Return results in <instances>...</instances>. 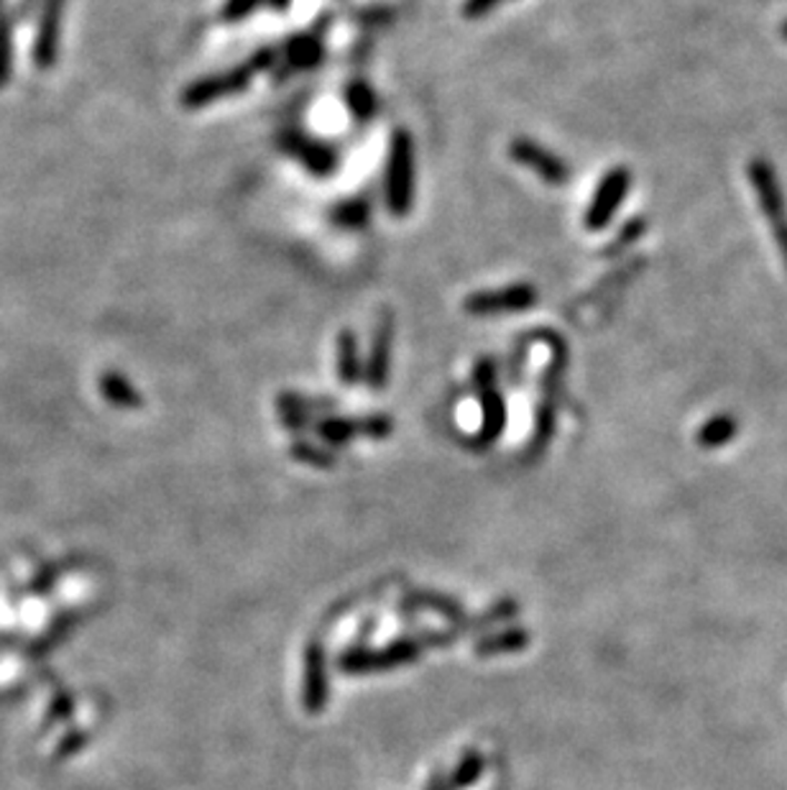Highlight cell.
Masks as SVG:
<instances>
[{
    "instance_id": "6da1fadb",
    "label": "cell",
    "mask_w": 787,
    "mask_h": 790,
    "mask_svg": "<svg viewBox=\"0 0 787 790\" xmlns=\"http://www.w3.org/2000/svg\"><path fill=\"white\" fill-rule=\"evenodd\" d=\"M279 51L273 47H263L246 59L243 65L230 67V70H222L216 75L200 77V80H195L192 85H187L182 92V106L197 110L205 106H212V102H218L228 96H236V92H243L248 85L253 82L256 75L267 72L269 67H273L277 62Z\"/></svg>"
},
{
    "instance_id": "7a4b0ae2",
    "label": "cell",
    "mask_w": 787,
    "mask_h": 790,
    "mask_svg": "<svg viewBox=\"0 0 787 790\" xmlns=\"http://www.w3.org/2000/svg\"><path fill=\"white\" fill-rule=\"evenodd\" d=\"M417 195V165L415 139L407 128L391 131L387 169H383V203L394 218H407L415 208Z\"/></svg>"
},
{
    "instance_id": "3957f363",
    "label": "cell",
    "mask_w": 787,
    "mask_h": 790,
    "mask_svg": "<svg viewBox=\"0 0 787 790\" xmlns=\"http://www.w3.org/2000/svg\"><path fill=\"white\" fill-rule=\"evenodd\" d=\"M749 182L751 190L757 195L759 210L765 213V218L769 223V230H773L775 244L780 248L785 269H787V205L785 195L780 190V182H777L775 169L769 167L767 159H751L749 161Z\"/></svg>"
},
{
    "instance_id": "277c9868",
    "label": "cell",
    "mask_w": 787,
    "mask_h": 790,
    "mask_svg": "<svg viewBox=\"0 0 787 790\" xmlns=\"http://www.w3.org/2000/svg\"><path fill=\"white\" fill-rule=\"evenodd\" d=\"M422 655V645L417 640H397L389 642L383 648H356L348 650L338 658V668L346 675H371V673H383L391 671V668H401L419 660Z\"/></svg>"
},
{
    "instance_id": "5b68a950",
    "label": "cell",
    "mask_w": 787,
    "mask_h": 790,
    "mask_svg": "<svg viewBox=\"0 0 787 790\" xmlns=\"http://www.w3.org/2000/svg\"><path fill=\"white\" fill-rule=\"evenodd\" d=\"M631 190V171L627 167H614L601 177V182L596 185L590 203L586 208L584 223L590 234H598L614 220L616 213L621 210L624 200Z\"/></svg>"
},
{
    "instance_id": "8992f818",
    "label": "cell",
    "mask_w": 787,
    "mask_h": 790,
    "mask_svg": "<svg viewBox=\"0 0 787 790\" xmlns=\"http://www.w3.org/2000/svg\"><path fill=\"white\" fill-rule=\"evenodd\" d=\"M540 303V292L529 282H519V285H509L501 289H481L466 297L464 310L476 317H494V315H511V313H527Z\"/></svg>"
},
{
    "instance_id": "52a82bcc",
    "label": "cell",
    "mask_w": 787,
    "mask_h": 790,
    "mask_svg": "<svg viewBox=\"0 0 787 790\" xmlns=\"http://www.w3.org/2000/svg\"><path fill=\"white\" fill-rule=\"evenodd\" d=\"M509 157L517 161L519 167H525L542 179L550 187H566L570 182V167L568 161L558 157V154L547 149V146L537 144L527 136H517L509 141Z\"/></svg>"
},
{
    "instance_id": "ba28073f",
    "label": "cell",
    "mask_w": 787,
    "mask_h": 790,
    "mask_svg": "<svg viewBox=\"0 0 787 790\" xmlns=\"http://www.w3.org/2000/svg\"><path fill=\"white\" fill-rule=\"evenodd\" d=\"M315 431L325 443L338 448L353 441V437H373L383 441L394 431V423L387 415H369V417H325L315 423Z\"/></svg>"
},
{
    "instance_id": "9c48e42d",
    "label": "cell",
    "mask_w": 787,
    "mask_h": 790,
    "mask_svg": "<svg viewBox=\"0 0 787 790\" xmlns=\"http://www.w3.org/2000/svg\"><path fill=\"white\" fill-rule=\"evenodd\" d=\"M67 0H44L39 8L37 39H33V65L39 70H51L59 59V39H62V16Z\"/></svg>"
},
{
    "instance_id": "30bf717a",
    "label": "cell",
    "mask_w": 787,
    "mask_h": 790,
    "mask_svg": "<svg viewBox=\"0 0 787 790\" xmlns=\"http://www.w3.org/2000/svg\"><path fill=\"white\" fill-rule=\"evenodd\" d=\"M281 149H285L289 157H295L299 165H302L310 175L328 177L338 169V151L336 146L325 144L322 139H315V136L292 131L287 136H281Z\"/></svg>"
},
{
    "instance_id": "8fae6325",
    "label": "cell",
    "mask_w": 787,
    "mask_h": 790,
    "mask_svg": "<svg viewBox=\"0 0 787 790\" xmlns=\"http://www.w3.org/2000/svg\"><path fill=\"white\" fill-rule=\"evenodd\" d=\"M330 683H328V660L320 642H307L305 648V671H302V707L307 714L318 717L328 707Z\"/></svg>"
},
{
    "instance_id": "7c38bea8",
    "label": "cell",
    "mask_w": 787,
    "mask_h": 790,
    "mask_svg": "<svg viewBox=\"0 0 787 790\" xmlns=\"http://www.w3.org/2000/svg\"><path fill=\"white\" fill-rule=\"evenodd\" d=\"M391 346H394V317L383 313L376 323L369 358L363 364V376L371 392H381L389 384V368H391Z\"/></svg>"
},
{
    "instance_id": "4fadbf2b",
    "label": "cell",
    "mask_w": 787,
    "mask_h": 790,
    "mask_svg": "<svg viewBox=\"0 0 787 790\" xmlns=\"http://www.w3.org/2000/svg\"><path fill=\"white\" fill-rule=\"evenodd\" d=\"M478 397H481V431L474 437V443L478 448H486V445L496 443L504 435V427H507V399H504V394L496 386L481 389Z\"/></svg>"
},
{
    "instance_id": "5bb4252c",
    "label": "cell",
    "mask_w": 787,
    "mask_h": 790,
    "mask_svg": "<svg viewBox=\"0 0 787 790\" xmlns=\"http://www.w3.org/2000/svg\"><path fill=\"white\" fill-rule=\"evenodd\" d=\"M336 372L346 386H353L363 379V358L353 330H343L336 340Z\"/></svg>"
},
{
    "instance_id": "9a60e30c",
    "label": "cell",
    "mask_w": 787,
    "mask_h": 790,
    "mask_svg": "<svg viewBox=\"0 0 787 790\" xmlns=\"http://www.w3.org/2000/svg\"><path fill=\"white\" fill-rule=\"evenodd\" d=\"M532 642V634L525 626H507L501 632H489L486 638L476 642L478 658H494V655H509V652L525 650Z\"/></svg>"
},
{
    "instance_id": "2e32d148",
    "label": "cell",
    "mask_w": 787,
    "mask_h": 790,
    "mask_svg": "<svg viewBox=\"0 0 787 790\" xmlns=\"http://www.w3.org/2000/svg\"><path fill=\"white\" fill-rule=\"evenodd\" d=\"M98 389L102 394V399L110 402L116 409H139L143 405L139 389H136V386L118 372L102 374L98 382Z\"/></svg>"
},
{
    "instance_id": "e0dca14e",
    "label": "cell",
    "mask_w": 787,
    "mask_h": 790,
    "mask_svg": "<svg viewBox=\"0 0 787 790\" xmlns=\"http://www.w3.org/2000/svg\"><path fill=\"white\" fill-rule=\"evenodd\" d=\"M325 47L318 37H310V33H302V37L289 39L287 45V65L292 67V70H312V67H318L322 62Z\"/></svg>"
},
{
    "instance_id": "ac0fdd59",
    "label": "cell",
    "mask_w": 787,
    "mask_h": 790,
    "mask_svg": "<svg viewBox=\"0 0 787 790\" xmlns=\"http://www.w3.org/2000/svg\"><path fill=\"white\" fill-rule=\"evenodd\" d=\"M13 29L16 16L8 0H0V88H6L13 75Z\"/></svg>"
},
{
    "instance_id": "d6986e66",
    "label": "cell",
    "mask_w": 787,
    "mask_h": 790,
    "mask_svg": "<svg viewBox=\"0 0 787 790\" xmlns=\"http://www.w3.org/2000/svg\"><path fill=\"white\" fill-rule=\"evenodd\" d=\"M407 604H409V606L430 609V612L445 616V620H448V622H464V620H466L464 606H460L458 601H452L450 596L435 594V591H417V594H409V596H407Z\"/></svg>"
},
{
    "instance_id": "ffe728a7",
    "label": "cell",
    "mask_w": 787,
    "mask_h": 790,
    "mask_svg": "<svg viewBox=\"0 0 787 790\" xmlns=\"http://www.w3.org/2000/svg\"><path fill=\"white\" fill-rule=\"evenodd\" d=\"M346 106L358 120H369L379 113V98L369 82L356 80L346 88Z\"/></svg>"
},
{
    "instance_id": "44dd1931",
    "label": "cell",
    "mask_w": 787,
    "mask_h": 790,
    "mask_svg": "<svg viewBox=\"0 0 787 790\" xmlns=\"http://www.w3.org/2000/svg\"><path fill=\"white\" fill-rule=\"evenodd\" d=\"M330 218L336 220V226L348 228V230L366 228L371 220V205L366 203L363 197H356V200H343L330 210Z\"/></svg>"
},
{
    "instance_id": "7402d4cb",
    "label": "cell",
    "mask_w": 787,
    "mask_h": 790,
    "mask_svg": "<svg viewBox=\"0 0 787 790\" xmlns=\"http://www.w3.org/2000/svg\"><path fill=\"white\" fill-rule=\"evenodd\" d=\"M486 770V758L478 750H468L460 762L456 766V770L450 772L448 783L452 790H466L474 783H478Z\"/></svg>"
},
{
    "instance_id": "603a6c76",
    "label": "cell",
    "mask_w": 787,
    "mask_h": 790,
    "mask_svg": "<svg viewBox=\"0 0 787 790\" xmlns=\"http://www.w3.org/2000/svg\"><path fill=\"white\" fill-rule=\"evenodd\" d=\"M734 435H737V423L729 415H718L700 427L698 443L706 445V448H716V445L729 443Z\"/></svg>"
},
{
    "instance_id": "cb8c5ba5",
    "label": "cell",
    "mask_w": 787,
    "mask_h": 790,
    "mask_svg": "<svg viewBox=\"0 0 787 790\" xmlns=\"http://www.w3.org/2000/svg\"><path fill=\"white\" fill-rule=\"evenodd\" d=\"M289 455H292L295 461L307 463V466H315V468L336 466V453H332L330 448H320V445H312V443H305V441L292 443Z\"/></svg>"
},
{
    "instance_id": "d4e9b609",
    "label": "cell",
    "mask_w": 787,
    "mask_h": 790,
    "mask_svg": "<svg viewBox=\"0 0 787 790\" xmlns=\"http://www.w3.org/2000/svg\"><path fill=\"white\" fill-rule=\"evenodd\" d=\"M259 6H261V0H226L220 16L226 23H238V21H243L246 16H251Z\"/></svg>"
},
{
    "instance_id": "484cf974",
    "label": "cell",
    "mask_w": 787,
    "mask_h": 790,
    "mask_svg": "<svg viewBox=\"0 0 787 790\" xmlns=\"http://www.w3.org/2000/svg\"><path fill=\"white\" fill-rule=\"evenodd\" d=\"M474 382L478 386V392L489 389V386H496V366L491 358H481L474 368Z\"/></svg>"
},
{
    "instance_id": "4316f807",
    "label": "cell",
    "mask_w": 787,
    "mask_h": 790,
    "mask_svg": "<svg viewBox=\"0 0 787 790\" xmlns=\"http://www.w3.org/2000/svg\"><path fill=\"white\" fill-rule=\"evenodd\" d=\"M504 0H466L464 3V16L466 19H481L484 13L494 11L496 6H501Z\"/></svg>"
},
{
    "instance_id": "83f0119b",
    "label": "cell",
    "mask_w": 787,
    "mask_h": 790,
    "mask_svg": "<svg viewBox=\"0 0 787 790\" xmlns=\"http://www.w3.org/2000/svg\"><path fill=\"white\" fill-rule=\"evenodd\" d=\"M41 3H44V0H19V3H16V8H13L16 23H26V21L37 19Z\"/></svg>"
},
{
    "instance_id": "f1b7e54d",
    "label": "cell",
    "mask_w": 787,
    "mask_h": 790,
    "mask_svg": "<svg viewBox=\"0 0 787 790\" xmlns=\"http://www.w3.org/2000/svg\"><path fill=\"white\" fill-rule=\"evenodd\" d=\"M427 790H452V788H450L448 780H445V778H440V776H438V778L432 780L430 788H427Z\"/></svg>"
},
{
    "instance_id": "f546056e",
    "label": "cell",
    "mask_w": 787,
    "mask_h": 790,
    "mask_svg": "<svg viewBox=\"0 0 787 790\" xmlns=\"http://www.w3.org/2000/svg\"><path fill=\"white\" fill-rule=\"evenodd\" d=\"M269 3L277 8V11H285V8H289V3H292V0H269Z\"/></svg>"
},
{
    "instance_id": "4dcf8cb0",
    "label": "cell",
    "mask_w": 787,
    "mask_h": 790,
    "mask_svg": "<svg viewBox=\"0 0 787 790\" xmlns=\"http://www.w3.org/2000/svg\"><path fill=\"white\" fill-rule=\"evenodd\" d=\"M780 33H783V37H785V41H787V21L780 26Z\"/></svg>"
}]
</instances>
